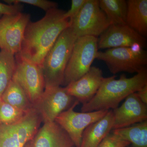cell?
<instances>
[{
  "instance_id": "277c9868",
  "label": "cell",
  "mask_w": 147,
  "mask_h": 147,
  "mask_svg": "<svg viewBox=\"0 0 147 147\" xmlns=\"http://www.w3.org/2000/svg\"><path fill=\"white\" fill-rule=\"evenodd\" d=\"M98 50V38L84 36L76 39L65 71L63 85L77 81L88 72Z\"/></svg>"
},
{
  "instance_id": "5bb4252c",
  "label": "cell",
  "mask_w": 147,
  "mask_h": 147,
  "mask_svg": "<svg viewBox=\"0 0 147 147\" xmlns=\"http://www.w3.org/2000/svg\"><path fill=\"white\" fill-rule=\"evenodd\" d=\"M104 78L101 69L97 67L91 66L80 79L71 82L65 88L69 94L84 104L96 94Z\"/></svg>"
},
{
  "instance_id": "83f0119b",
  "label": "cell",
  "mask_w": 147,
  "mask_h": 147,
  "mask_svg": "<svg viewBox=\"0 0 147 147\" xmlns=\"http://www.w3.org/2000/svg\"><path fill=\"white\" fill-rule=\"evenodd\" d=\"M33 139L32 140H31V141H29V142L27 143L25 147H34Z\"/></svg>"
},
{
  "instance_id": "4dcf8cb0",
  "label": "cell",
  "mask_w": 147,
  "mask_h": 147,
  "mask_svg": "<svg viewBox=\"0 0 147 147\" xmlns=\"http://www.w3.org/2000/svg\"></svg>"
},
{
  "instance_id": "44dd1931",
  "label": "cell",
  "mask_w": 147,
  "mask_h": 147,
  "mask_svg": "<svg viewBox=\"0 0 147 147\" xmlns=\"http://www.w3.org/2000/svg\"><path fill=\"white\" fill-rule=\"evenodd\" d=\"M16 68L15 55L0 49V98L13 78Z\"/></svg>"
},
{
  "instance_id": "8fae6325",
  "label": "cell",
  "mask_w": 147,
  "mask_h": 147,
  "mask_svg": "<svg viewBox=\"0 0 147 147\" xmlns=\"http://www.w3.org/2000/svg\"><path fill=\"white\" fill-rule=\"evenodd\" d=\"M76 99L69 94L65 88L47 87L33 106L39 113L43 123L53 122L61 113L67 110Z\"/></svg>"
},
{
  "instance_id": "e0dca14e",
  "label": "cell",
  "mask_w": 147,
  "mask_h": 147,
  "mask_svg": "<svg viewBox=\"0 0 147 147\" xmlns=\"http://www.w3.org/2000/svg\"><path fill=\"white\" fill-rule=\"evenodd\" d=\"M126 24L142 36H147V0H128Z\"/></svg>"
},
{
  "instance_id": "7a4b0ae2",
  "label": "cell",
  "mask_w": 147,
  "mask_h": 147,
  "mask_svg": "<svg viewBox=\"0 0 147 147\" xmlns=\"http://www.w3.org/2000/svg\"><path fill=\"white\" fill-rule=\"evenodd\" d=\"M116 76L104 78L96 94L88 102L83 104L82 112L114 110L131 94L137 92L147 84L146 67L131 78L125 74L119 79Z\"/></svg>"
},
{
  "instance_id": "603a6c76",
  "label": "cell",
  "mask_w": 147,
  "mask_h": 147,
  "mask_svg": "<svg viewBox=\"0 0 147 147\" xmlns=\"http://www.w3.org/2000/svg\"><path fill=\"white\" fill-rule=\"evenodd\" d=\"M4 1L9 4H26L39 7L46 12L57 7V3L46 0H6Z\"/></svg>"
},
{
  "instance_id": "cb8c5ba5",
  "label": "cell",
  "mask_w": 147,
  "mask_h": 147,
  "mask_svg": "<svg viewBox=\"0 0 147 147\" xmlns=\"http://www.w3.org/2000/svg\"><path fill=\"white\" fill-rule=\"evenodd\" d=\"M130 145L129 142L125 141L111 131L98 147H127Z\"/></svg>"
},
{
  "instance_id": "f546056e",
  "label": "cell",
  "mask_w": 147,
  "mask_h": 147,
  "mask_svg": "<svg viewBox=\"0 0 147 147\" xmlns=\"http://www.w3.org/2000/svg\"><path fill=\"white\" fill-rule=\"evenodd\" d=\"M1 98H0V100H1Z\"/></svg>"
},
{
  "instance_id": "4fadbf2b",
  "label": "cell",
  "mask_w": 147,
  "mask_h": 147,
  "mask_svg": "<svg viewBox=\"0 0 147 147\" xmlns=\"http://www.w3.org/2000/svg\"><path fill=\"white\" fill-rule=\"evenodd\" d=\"M142 102L136 92L129 95L120 107L113 110V129L127 127L147 120V105Z\"/></svg>"
},
{
  "instance_id": "ba28073f",
  "label": "cell",
  "mask_w": 147,
  "mask_h": 147,
  "mask_svg": "<svg viewBox=\"0 0 147 147\" xmlns=\"http://www.w3.org/2000/svg\"><path fill=\"white\" fill-rule=\"evenodd\" d=\"M16 68L12 79L19 84L33 106L39 100L45 89L42 67L37 64L15 55Z\"/></svg>"
},
{
  "instance_id": "f1b7e54d",
  "label": "cell",
  "mask_w": 147,
  "mask_h": 147,
  "mask_svg": "<svg viewBox=\"0 0 147 147\" xmlns=\"http://www.w3.org/2000/svg\"><path fill=\"white\" fill-rule=\"evenodd\" d=\"M132 147V146H131V147H129V146L128 147Z\"/></svg>"
},
{
  "instance_id": "9c48e42d",
  "label": "cell",
  "mask_w": 147,
  "mask_h": 147,
  "mask_svg": "<svg viewBox=\"0 0 147 147\" xmlns=\"http://www.w3.org/2000/svg\"><path fill=\"white\" fill-rule=\"evenodd\" d=\"M79 102L76 100L71 107L61 113L55 121L68 134L75 147H80L84 130L90 125L102 119L109 110L78 113L74 111V109Z\"/></svg>"
},
{
  "instance_id": "5b68a950",
  "label": "cell",
  "mask_w": 147,
  "mask_h": 147,
  "mask_svg": "<svg viewBox=\"0 0 147 147\" xmlns=\"http://www.w3.org/2000/svg\"><path fill=\"white\" fill-rule=\"evenodd\" d=\"M96 59L104 62L113 74L121 72L137 74L146 68L147 53L144 49L135 51L131 47H116L98 51Z\"/></svg>"
},
{
  "instance_id": "ffe728a7",
  "label": "cell",
  "mask_w": 147,
  "mask_h": 147,
  "mask_svg": "<svg viewBox=\"0 0 147 147\" xmlns=\"http://www.w3.org/2000/svg\"><path fill=\"white\" fill-rule=\"evenodd\" d=\"M1 100L16 108L28 112L33 106L30 102L24 90L19 84L11 79L3 92Z\"/></svg>"
},
{
  "instance_id": "7c38bea8",
  "label": "cell",
  "mask_w": 147,
  "mask_h": 147,
  "mask_svg": "<svg viewBox=\"0 0 147 147\" xmlns=\"http://www.w3.org/2000/svg\"><path fill=\"white\" fill-rule=\"evenodd\" d=\"M136 44L144 48L146 39L126 24L110 25L98 38V49L131 47Z\"/></svg>"
},
{
  "instance_id": "d4e9b609",
  "label": "cell",
  "mask_w": 147,
  "mask_h": 147,
  "mask_svg": "<svg viewBox=\"0 0 147 147\" xmlns=\"http://www.w3.org/2000/svg\"><path fill=\"white\" fill-rule=\"evenodd\" d=\"M87 0H72L70 9L65 11L64 18L71 20L78 14Z\"/></svg>"
},
{
  "instance_id": "8992f818",
  "label": "cell",
  "mask_w": 147,
  "mask_h": 147,
  "mask_svg": "<svg viewBox=\"0 0 147 147\" xmlns=\"http://www.w3.org/2000/svg\"><path fill=\"white\" fill-rule=\"evenodd\" d=\"M42 122L39 113L33 108L16 123H0V147H25L34 138Z\"/></svg>"
},
{
  "instance_id": "ac0fdd59",
  "label": "cell",
  "mask_w": 147,
  "mask_h": 147,
  "mask_svg": "<svg viewBox=\"0 0 147 147\" xmlns=\"http://www.w3.org/2000/svg\"><path fill=\"white\" fill-rule=\"evenodd\" d=\"M133 147H147V120L111 131Z\"/></svg>"
},
{
  "instance_id": "4316f807",
  "label": "cell",
  "mask_w": 147,
  "mask_h": 147,
  "mask_svg": "<svg viewBox=\"0 0 147 147\" xmlns=\"http://www.w3.org/2000/svg\"><path fill=\"white\" fill-rule=\"evenodd\" d=\"M140 100L147 105V84L136 92Z\"/></svg>"
},
{
  "instance_id": "3957f363",
  "label": "cell",
  "mask_w": 147,
  "mask_h": 147,
  "mask_svg": "<svg viewBox=\"0 0 147 147\" xmlns=\"http://www.w3.org/2000/svg\"><path fill=\"white\" fill-rule=\"evenodd\" d=\"M76 39L69 27L61 34L47 53L41 66L45 88L63 85L66 67Z\"/></svg>"
},
{
  "instance_id": "2e32d148",
  "label": "cell",
  "mask_w": 147,
  "mask_h": 147,
  "mask_svg": "<svg viewBox=\"0 0 147 147\" xmlns=\"http://www.w3.org/2000/svg\"><path fill=\"white\" fill-rule=\"evenodd\" d=\"M114 114L109 110L102 119L91 124L84 130L80 147H98L113 130Z\"/></svg>"
},
{
  "instance_id": "6da1fadb",
  "label": "cell",
  "mask_w": 147,
  "mask_h": 147,
  "mask_svg": "<svg viewBox=\"0 0 147 147\" xmlns=\"http://www.w3.org/2000/svg\"><path fill=\"white\" fill-rule=\"evenodd\" d=\"M65 11L57 7L46 12L40 20L30 21L21 51L17 54L41 67L45 56L60 35L70 26V20L64 18Z\"/></svg>"
},
{
  "instance_id": "484cf974",
  "label": "cell",
  "mask_w": 147,
  "mask_h": 147,
  "mask_svg": "<svg viewBox=\"0 0 147 147\" xmlns=\"http://www.w3.org/2000/svg\"><path fill=\"white\" fill-rule=\"evenodd\" d=\"M22 6L20 4H6L0 2V15H11L21 12Z\"/></svg>"
},
{
  "instance_id": "52a82bcc",
  "label": "cell",
  "mask_w": 147,
  "mask_h": 147,
  "mask_svg": "<svg viewBox=\"0 0 147 147\" xmlns=\"http://www.w3.org/2000/svg\"><path fill=\"white\" fill-rule=\"evenodd\" d=\"M110 26L99 1L87 0L78 14L70 20L69 27L77 38L84 36L97 38Z\"/></svg>"
},
{
  "instance_id": "9a60e30c",
  "label": "cell",
  "mask_w": 147,
  "mask_h": 147,
  "mask_svg": "<svg viewBox=\"0 0 147 147\" xmlns=\"http://www.w3.org/2000/svg\"><path fill=\"white\" fill-rule=\"evenodd\" d=\"M33 146L34 147H75L68 134L55 121L43 123L34 138Z\"/></svg>"
},
{
  "instance_id": "d6986e66",
  "label": "cell",
  "mask_w": 147,
  "mask_h": 147,
  "mask_svg": "<svg viewBox=\"0 0 147 147\" xmlns=\"http://www.w3.org/2000/svg\"><path fill=\"white\" fill-rule=\"evenodd\" d=\"M99 6L110 25L126 24L127 1L125 0H100Z\"/></svg>"
},
{
  "instance_id": "7402d4cb",
  "label": "cell",
  "mask_w": 147,
  "mask_h": 147,
  "mask_svg": "<svg viewBox=\"0 0 147 147\" xmlns=\"http://www.w3.org/2000/svg\"><path fill=\"white\" fill-rule=\"evenodd\" d=\"M28 112L18 109L1 99L0 123L12 124L16 123L22 119Z\"/></svg>"
},
{
  "instance_id": "30bf717a",
  "label": "cell",
  "mask_w": 147,
  "mask_h": 147,
  "mask_svg": "<svg viewBox=\"0 0 147 147\" xmlns=\"http://www.w3.org/2000/svg\"><path fill=\"white\" fill-rule=\"evenodd\" d=\"M30 15L18 12L0 18V49L16 55L21 50Z\"/></svg>"
}]
</instances>
